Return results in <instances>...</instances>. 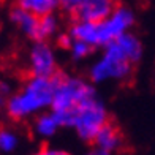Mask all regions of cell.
Here are the masks:
<instances>
[{
  "label": "cell",
  "instance_id": "obj_1",
  "mask_svg": "<svg viewBox=\"0 0 155 155\" xmlns=\"http://www.w3.org/2000/svg\"><path fill=\"white\" fill-rule=\"evenodd\" d=\"M55 78L30 76L22 87L6 100L5 112L11 120L24 122L52 108Z\"/></svg>",
  "mask_w": 155,
  "mask_h": 155
},
{
  "label": "cell",
  "instance_id": "obj_2",
  "mask_svg": "<svg viewBox=\"0 0 155 155\" xmlns=\"http://www.w3.org/2000/svg\"><path fill=\"white\" fill-rule=\"evenodd\" d=\"M63 127L73 128L78 138L84 143H94L98 131L106 124H109V116L104 103L98 97L84 101L73 111L60 116Z\"/></svg>",
  "mask_w": 155,
  "mask_h": 155
},
{
  "label": "cell",
  "instance_id": "obj_3",
  "mask_svg": "<svg viewBox=\"0 0 155 155\" xmlns=\"http://www.w3.org/2000/svg\"><path fill=\"white\" fill-rule=\"evenodd\" d=\"M94 97H97V92L90 82L78 76L59 73L55 76V94L51 109L63 116Z\"/></svg>",
  "mask_w": 155,
  "mask_h": 155
},
{
  "label": "cell",
  "instance_id": "obj_4",
  "mask_svg": "<svg viewBox=\"0 0 155 155\" xmlns=\"http://www.w3.org/2000/svg\"><path fill=\"white\" fill-rule=\"evenodd\" d=\"M133 63L124 55L116 41L103 48L101 55L98 57L89 70V78L94 84L116 81L120 82L131 76Z\"/></svg>",
  "mask_w": 155,
  "mask_h": 155
},
{
  "label": "cell",
  "instance_id": "obj_5",
  "mask_svg": "<svg viewBox=\"0 0 155 155\" xmlns=\"http://www.w3.org/2000/svg\"><path fill=\"white\" fill-rule=\"evenodd\" d=\"M135 24V15L127 6H117L112 15L101 22H97L98 27V45L100 48L108 46L109 43L116 41L124 33L130 32Z\"/></svg>",
  "mask_w": 155,
  "mask_h": 155
},
{
  "label": "cell",
  "instance_id": "obj_6",
  "mask_svg": "<svg viewBox=\"0 0 155 155\" xmlns=\"http://www.w3.org/2000/svg\"><path fill=\"white\" fill-rule=\"evenodd\" d=\"M27 67L30 76L55 78L57 73V57L54 48L48 41H35L29 49Z\"/></svg>",
  "mask_w": 155,
  "mask_h": 155
},
{
  "label": "cell",
  "instance_id": "obj_7",
  "mask_svg": "<svg viewBox=\"0 0 155 155\" xmlns=\"http://www.w3.org/2000/svg\"><path fill=\"white\" fill-rule=\"evenodd\" d=\"M116 8V0H86L73 16L76 18V21L101 22L109 18Z\"/></svg>",
  "mask_w": 155,
  "mask_h": 155
},
{
  "label": "cell",
  "instance_id": "obj_8",
  "mask_svg": "<svg viewBox=\"0 0 155 155\" xmlns=\"http://www.w3.org/2000/svg\"><path fill=\"white\" fill-rule=\"evenodd\" d=\"M63 127L62 119L57 112L51 111H45L38 114L37 117H33L32 122V131L37 138L41 139H49L54 135H57V131Z\"/></svg>",
  "mask_w": 155,
  "mask_h": 155
},
{
  "label": "cell",
  "instance_id": "obj_9",
  "mask_svg": "<svg viewBox=\"0 0 155 155\" xmlns=\"http://www.w3.org/2000/svg\"><path fill=\"white\" fill-rule=\"evenodd\" d=\"M10 19L27 38H30L33 41H38L40 18L37 15L21 8V6H15V8L10 11Z\"/></svg>",
  "mask_w": 155,
  "mask_h": 155
},
{
  "label": "cell",
  "instance_id": "obj_10",
  "mask_svg": "<svg viewBox=\"0 0 155 155\" xmlns=\"http://www.w3.org/2000/svg\"><path fill=\"white\" fill-rule=\"evenodd\" d=\"M94 144L97 149H101L108 153L117 152L124 144L122 133L119 131V128L112 124H106L103 128L98 131L97 138L94 139Z\"/></svg>",
  "mask_w": 155,
  "mask_h": 155
},
{
  "label": "cell",
  "instance_id": "obj_11",
  "mask_svg": "<svg viewBox=\"0 0 155 155\" xmlns=\"http://www.w3.org/2000/svg\"><path fill=\"white\" fill-rule=\"evenodd\" d=\"M116 43L120 48L124 55L133 63V65L141 60V57H143V43H141V40L135 33H131V32L124 33L122 37H119L116 40Z\"/></svg>",
  "mask_w": 155,
  "mask_h": 155
},
{
  "label": "cell",
  "instance_id": "obj_12",
  "mask_svg": "<svg viewBox=\"0 0 155 155\" xmlns=\"http://www.w3.org/2000/svg\"><path fill=\"white\" fill-rule=\"evenodd\" d=\"M18 6L41 18L57 10L60 6V0H18Z\"/></svg>",
  "mask_w": 155,
  "mask_h": 155
},
{
  "label": "cell",
  "instance_id": "obj_13",
  "mask_svg": "<svg viewBox=\"0 0 155 155\" xmlns=\"http://www.w3.org/2000/svg\"><path fill=\"white\" fill-rule=\"evenodd\" d=\"M21 147V135L10 127H0V153L11 155Z\"/></svg>",
  "mask_w": 155,
  "mask_h": 155
},
{
  "label": "cell",
  "instance_id": "obj_14",
  "mask_svg": "<svg viewBox=\"0 0 155 155\" xmlns=\"http://www.w3.org/2000/svg\"><path fill=\"white\" fill-rule=\"evenodd\" d=\"M59 32V19L57 16L51 15L41 16L40 18V27H38V41H46L49 38L55 37Z\"/></svg>",
  "mask_w": 155,
  "mask_h": 155
},
{
  "label": "cell",
  "instance_id": "obj_15",
  "mask_svg": "<svg viewBox=\"0 0 155 155\" xmlns=\"http://www.w3.org/2000/svg\"><path fill=\"white\" fill-rule=\"evenodd\" d=\"M92 46L87 45V43H84V41H79V40H74V43L73 46L70 48V54H71V59L76 60V62H79V60H84V59H87L90 52H92Z\"/></svg>",
  "mask_w": 155,
  "mask_h": 155
},
{
  "label": "cell",
  "instance_id": "obj_16",
  "mask_svg": "<svg viewBox=\"0 0 155 155\" xmlns=\"http://www.w3.org/2000/svg\"><path fill=\"white\" fill-rule=\"evenodd\" d=\"M55 43H57L59 48L68 49V51H70V48H71L73 43H74V38L71 37V33H70V32H63V33H59V35H57Z\"/></svg>",
  "mask_w": 155,
  "mask_h": 155
},
{
  "label": "cell",
  "instance_id": "obj_17",
  "mask_svg": "<svg viewBox=\"0 0 155 155\" xmlns=\"http://www.w3.org/2000/svg\"><path fill=\"white\" fill-rule=\"evenodd\" d=\"M84 2H86V0H60V8L74 15L76 10L79 8Z\"/></svg>",
  "mask_w": 155,
  "mask_h": 155
},
{
  "label": "cell",
  "instance_id": "obj_18",
  "mask_svg": "<svg viewBox=\"0 0 155 155\" xmlns=\"http://www.w3.org/2000/svg\"><path fill=\"white\" fill-rule=\"evenodd\" d=\"M32 155H71V153L63 149H57V147H43V149L33 152Z\"/></svg>",
  "mask_w": 155,
  "mask_h": 155
},
{
  "label": "cell",
  "instance_id": "obj_19",
  "mask_svg": "<svg viewBox=\"0 0 155 155\" xmlns=\"http://www.w3.org/2000/svg\"><path fill=\"white\" fill-rule=\"evenodd\" d=\"M11 95V89L10 86L6 84L5 81H0V108H5L6 104V100H8V97Z\"/></svg>",
  "mask_w": 155,
  "mask_h": 155
},
{
  "label": "cell",
  "instance_id": "obj_20",
  "mask_svg": "<svg viewBox=\"0 0 155 155\" xmlns=\"http://www.w3.org/2000/svg\"><path fill=\"white\" fill-rule=\"evenodd\" d=\"M84 155H111V153H108V152H104V150H101V149H97V147H94L92 150L86 152Z\"/></svg>",
  "mask_w": 155,
  "mask_h": 155
}]
</instances>
